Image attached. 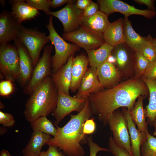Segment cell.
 I'll return each mask as SVG.
<instances>
[{
  "instance_id": "cell-9",
  "label": "cell",
  "mask_w": 156,
  "mask_h": 156,
  "mask_svg": "<svg viewBox=\"0 0 156 156\" xmlns=\"http://www.w3.org/2000/svg\"><path fill=\"white\" fill-rule=\"evenodd\" d=\"M53 48L51 44L44 47L42 55L35 66L30 80L24 87L23 92L25 94L29 95L38 85L49 76Z\"/></svg>"
},
{
  "instance_id": "cell-18",
  "label": "cell",
  "mask_w": 156,
  "mask_h": 156,
  "mask_svg": "<svg viewBox=\"0 0 156 156\" xmlns=\"http://www.w3.org/2000/svg\"><path fill=\"white\" fill-rule=\"evenodd\" d=\"M89 64L88 57L82 54L73 59L72 68V80L70 90L73 92L78 91L81 80Z\"/></svg>"
},
{
  "instance_id": "cell-28",
  "label": "cell",
  "mask_w": 156,
  "mask_h": 156,
  "mask_svg": "<svg viewBox=\"0 0 156 156\" xmlns=\"http://www.w3.org/2000/svg\"><path fill=\"white\" fill-rule=\"evenodd\" d=\"M31 126L33 131H39L45 134L55 137L57 133V129L52 122L47 118L43 116L31 122Z\"/></svg>"
},
{
  "instance_id": "cell-7",
  "label": "cell",
  "mask_w": 156,
  "mask_h": 156,
  "mask_svg": "<svg viewBox=\"0 0 156 156\" xmlns=\"http://www.w3.org/2000/svg\"><path fill=\"white\" fill-rule=\"evenodd\" d=\"M17 39L27 50L34 66L39 60L43 47L50 41L45 33L36 29L26 28L23 26Z\"/></svg>"
},
{
  "instance_id": "cell-20",
  "label": "cell",
  "mask_w": 156,
  "mask_h": 156,
  "mask_svg": "<svg viewBox=\"0 0 156 156\" xmlns=\"http://www.w3.org/2000/svg\"><path fill=\"white\" fill-rule=\"evenodd\" d=\"M123 28L124 42L134 51H141L146 43V37L135 32L127 17H125L124 18Z\"/></svg>"
},
{
  "instance_id": "cell-38",
  "label": "cell",
  "mask_w": 156,
  "mask_h": 156,
  "mask_svg": "<svg viewBox=\"0 0 156 156\" xmlns=\"http://www.w3.org/2000/svg\"><path fill=\"white\" fill-rule=\"evenodd\" d=\"M143 75L144 78L148 79H156V60L150 62Z\"/></svg>"
},
{
  "instance_id": "cell-44",
  "label": "cell",
  "mask_w": 156,
  "mask_h": 156,
  "mask_svg": "<svg viewBox=\"0 0 156 156\" xmlns=\"http://www.w3.org/2000/svg\"><path fill=\"white\" fill-rule=\"evenodd\" d=\"M72 0H52L51 1V7L55 8L71 1Z\"/></svg>"
},
{
  "instance_id": "cell-16",
  "label": "cell",
  "mask_w": 156,
  "mask_h": 156,
  "mask_svg": "<svg viewBox=\"0 0 156 156\" xmlns=\"http://www.w3.org/2000/svg\"><path fill=\"white\" fill-rule=\"evenodd\" d=\"M74 55L69 58L66 63L51 77L58 92L69 95V90L72 80V68Z\"/></svg>"
},
{
  "instance_id": "cell-37",
  "label": "cell",
  "mask_w": 156,
  "mask_h": 156,
  "mask_svg": "<svg viewBox=\"0 0 156 156\" xmlns=\"http://www.w3.org/2000/svg\"><path fill=\"white\" fill-rule=\"evenodd\" d=\"M88 143L90 151V156H96L97 153L100 151H109V149L101 147L94 142L92 136L88 137Z\"/></svg>"
},
{
  "instance_id": "cell-22",
  "label": "cell",
  "mask_w": 156,
  "mask_h": 156,
  "mask_svg": "<svg viewBox=\"0 0 156 156\" xmlns=\"http://www.w3.org/2000/svg\"><path fill=\"white\" fill-rule=\"evenodd\" d=\"M51 138L49 135L39 131H33L29 140L22 151L24 156H38L43 146Z\"/></svg>"
},
{
  "instance_id": "cell-45",
  "label": "cell",
  "mask_w": 156,
  "mask_h": 156,
  "mask_svg": "<svg viewBox=\"0 0 156 156\" xmlns=\"http://www.w3.org/2000/svg\"><path fill=\"white\" fill-rule=\"evenodd\" d=\"M0 156H11V155L8 151L3 149L0 152Z\"/></svg>"
},
{
  "instance_id": "cell-5",
  "label": "cell",
  "mask_w": 156,
  "mask_h": 156,
  "mask_svg": "<svg viewBox=\"0 0 156 156\" xmlns=\"http://www.w3.org/2000/svg\"><path fill=\"white\" fill-rule=\"evenodd\" d=\"M0 69L6 80L12 82L18 79L20 73L18 50L8 43L0 45Z\"/></svg>"
},
{
  "instance_id": "cell-36",
  "label": "cell",
  "mask_w": 156,
  "mask_h": 156,
  "mask_svg": "<svg viewBox=\"0 0 156 156\" xmlns=\"http://www.w3.org/2000/svg\"><path fill=\"white\" fill-rule=\"evenodd\" d=\"M15 123V120L12 114L0 111V124L3 127H11Z\"/></svg>"
},
{
  "instance_id": "cell-49",
  "label": "cell",
  "mask_w": 156,
  "mask_h": 156,
  "mask_svg": "<svg viewBox=\"0 0 156 156\" xmlns=\"http://www.w3.org/2000/svg\"><path fill=\"white\" fill-rule=\"evenodd\" d=\"M0 2L2 6H3L5 3V1L4 0H1Z\"/></svg>"
},
{
  "instance_id": "cell-43",
  "label": "cell",
  "mask_w": 156,
  "mask_h": 156,
  "mask_svg": "<svg viewBox=\"0 0 156 156\" xmlns=\"http://www.w3.org/2000/svg\"><path fill=\"white\" fill-rule=\"evenodd\" d=\"M91 0H78L76 5L77 7L83 10H84L92 2Z\"/></svg>"
},
{
  "instance_id": "cell-46",
  "label": "cell",
  "mask_w": 156,
  "mask_h": 156,
  "mask_svg": "<svg viewBox=\"0 0 156 156\" xmlns=\"http://www.w3.org/2000/svg\"><path fill=\"white\" fill-rule=\"evenodd\" d=\"M153 43L155 49L156 59V37L153 38Z\"/></svg>"
},
{
  "instance_id": "cell-3",
  "label": "cell",
  "mask_w": 156,
  "mask_h": 156,
  "mask_svg": "<svg viewBox=\"0 0 156 156\" xmlns=\"http://www.w3.org/2000/svg\"><path fill=\"white\" fill-rule=\"evenodd\" d=\"M58 94L52 77H48L29 95L24 112L26 120L30 122L53 112L57 105Z\"/></svg>"
},
{
  "instance_id": "cell-25",
  "label": "cell",
  "mask_w": 156,
  "mask_h": 156,
  "mask_svg": "<svg viewBox=\"0 0 156 156\" xmlns=\"http://www.w3.org/2000/svg\"><path fill=\"white\" fill-rule=\"evenodd\" d=\"M108 16L99 10L93 16L83 18L82 24L94 31L103 34L110 23Z\"/></svg>"
},
{
  "instance_id": "cell-34",
  "label": "cell",
  "mask_w": 156,
  "mask_h": 156,
  "mask_svg": "<svg viewBox=\"0 0 156 156\" xmlns=\"http://www.w3.org/2000/svg\"><path fill=\"white\" fill-rule=\"evenodd\" d=\"M109 151L114 156H131L125 149L115 143L112 135L109 138Z\"/></svg>"
},
{
  "instance_id": "cell-50",
  "label": "cell",
  "mask_w": 156,
  "mask_h": 156,
  "mask_svg": "<svg viewBox=\"0 0 156 156\" xmlns=\"http://www.w3.org/2000/svg\"></svg>"
},
{
  "instance_id": "cell-47",
  "label": "cell",
  "mask_w": 156,
  "mask_h": 156,
  "mask_svg": "<svg viewBox=\"0 0 156 156\" xmlns=\"http://www.w3.org/2000/svg\"><path fill=\"white\" fill-rule=\"evenodd\" d=\"M153 126L155 128V131L153 132V135L154 136H156V117L153 122Z\"/></svg>"
},
{
  "instance_id": "cell-14",
  "label": "cell",
  "mask_w": 156,
  "mask_h": 156,
  "mask_svg": "<svg viewBox=\"0 0 156 156\" xmlns=\"http://www.w3.org/2000/svg\"><path fill=\"white\" fill-rule=\"evenodd\" d=\"M103 88L100 82L96 68L90 67L88 68L82 78L74 97L86 100L91 94L102 91Z\"/></svg>"
},
{
  "instance_id": "cell-10",
  "label": "cell",
  "mask_w": 156,
  "mask_h": 156,
  "mask_svg": "<svg viewBox=\"0 0 156 156\" xmlns=\"http://www.w3.org/2000/svg\"><path fill=\"white\" fill-rule=\"evenodd\" d=\"M74 0L67 3L66 5L57 11H50L48 15L54 16L62 23L64 33L73 32L79 28L82 24L83 10L78 8L74 3Z\"/></svg>"
},
{
  "instance_id": "cell-40",
  "label": "cell",
  "mask_w": 156,
  "mask_h": 156,
  "mask_svg": "<svg viewBox=\"0 0 156 156\" xmlns=\"http://www.w3.org/2000/svg\"><path fill=\"white\" fill-rule=\"evenodd\" d=\"M98 4L92 1L89 5L83 11V19L92 16L99 10Z\"/></svg>"
},
{
  "instance_id": "cell-12",
  "label": "cell",
  "mask_w": 156,
  "mask_h": 156,
  "mask_svg": "<svg viewBox=\"0 0 156 156\" xmlns=\"http://www.w3.org/2000/svg\"><path fill=\"white\" fill-rule=\"evenodd\" d=\"M86 100L72 97L69 95L58 92L57 105L53 112L56 126L71 112L81 111L84 106Z\"/></svg>"
},
{
  "instance_id": "cell-41",
  "label": "cell",
  "mask_w": 156,
  "mask_h": 156,
  "mask_svg": "<svg viewBox=\"0 0 156 156\" xmlns=\"http://www.w3.org/2000/svg\"><path fill=\"white\" fill-rule=\"evenodd\" d=\"M49 146L48 150L45 151L46 156H65V154L58 151L57 146L52 145Z\"/></svg>"
},
{
  "instance_id": "cell-48",
  "label": "cell",
  "mask_w": 156,
  "mask_h": 156,
  "mask_svg": "<svg viewBox=\"0 0 156 156\" xmlns=\"http://www.w3.org/2000/svg\"><path fill=\"white\" fill-rule=\"evenodd\" d=\"M38 156H46L45 151H42L40 154Z\"/></svg>"
},
{
  "instance_id": "cell-42",
  "label": "cell",
  "mask_w": 156,
  "mask_h": 156,
  "mask_svg": "<svg viewBox=\"0 0 156 156\" xmlns=\"http://www.w3.org/2000/svg\"><path fill=\"white\" fill-rule=\"evenodd\" d=\"M133 1L140 4H144L147 6L148 10L155 11V1L154 0H133Z\"/></svg>"
},
{
  "instance_id": "cell-19",
  "label": "cell",
  "mask_w": 156,
  "mask_h": 156,
  "mask_svg": "<svg viewBox=\"0 0 156 156\" xmlns=\"http://www.w3.org/2000/svg\"><path fill=\"white\" fill-rule=\"evenodd\" d=\"M122 112L125 115L127 120L133 156H141V147L143 144L146 140L147 134L143 133L137 129L135 123L131 118L130 112L127 109H123Z\"/></svg>"
},
{
  "instance_id": "cell-27",
  "label": "cell",
  "mask_w": 156,
  "mask_h": 156,
  "mask_svg": "<svg viewBox=\"0 0 156 156\" xmlns=\"http://www.w3.org/2000/svg\"><path fill=\"white\" fill-rule=\"evenodd\" d=\"M143 80L147 87L150 96L149 103L146 107V117L148 123L152 126L156 117V79L151 80L144 77Z\"/></svg>"
},
{
  "instance_id": "cell-23",
  "label": "cell",
  "mask_w": 156,
  "mask_h": 156,
  "mask_svg": "<svg viewBox=\"0 0 156 156\" xmlns=\"http://www.w3.org/2000/svg\"><path fill=\"white\" fill-rule=\"evenodd\" d=\"M124 18H122L110 23L103 34L105 42L114 47L124 42Z\"/></svg>"
},
{
  "instance_id": "cell-4",
  "label": "cell",
  "mask_w": 156,
  "mask_h": 156,
  "mask_svg": "<svg viewBox=\"0 0 156 156\" xmlns=\"http://www.w3.org/2000/svg\"><path fill=\"white\" fill-rule=\"evenodd\" d=\"M53 16H50L46 27L49 32L48 37L55 49V53L51 58V67L54 73L66 63L70 56L79 51L80 48L75 44L66 42L58 34L53 26Z\"/></svg>"
},
{
  "instance_id": "cell-29",
  "label": "cell",
  "mask_w": 156,
  "mask_h": 156,
  "mask_svg": "<svg viewBox=\"0 0 156 156\" xmlns=\"http://www.w3.org/2000/svg\"><path fill=\"white\" fill-rule=\"evenodd\" d=\"M131 49L125 43L118 44L114 47L112 52L115 62L120 68H125L130 61L129 51Z\"/></svg>"
},
{
  "instance_id": "cell-13",
  "label": "cell",
  "mask_w": 156,
  "mask_h": 156,
  "mask_svg": "<svg viewBox=\"0 0 156 156\" xmlns=\"http://www.w3.org/2000/svg\"><path fill=\"white\" fill-rule=\"evenodd\" d=\"M23 25L11 12L3 10L0 14V43H8L17 38Z\"/></svg>"
},
{
  "instance_id": "cell-8",
  "label": "cell",
  "mask_w": 156,
  "mask_h": 156,
  "mask_svg": "<svg viewBox=\"0 0 156 156\" xmlns=\"http://www.w3.org/2000/svg\"><path fill=\"white\" fill-rule=\"evenodd\" d=\"M107 124L112 132L115 143L124 148L131 156H133L127 120L125 114L122 112L114 111L109 116Z\"/></svg>"
},
{
  "instance_id": "cell-26",
  "label": "cell",
  "mask_w": 156,
  "mask_h": 156,
  "mask_svg": "<svg viewBox=\"0 0 156 156\" xmlns=\"http://www.w3.org/2000/svg\"><path fill=\"white\" fill-rule=\"evenodd\" d=\"M144 99L142 96H140L133 109L129 112L131 118L136 125L138 129L143 133L147 135L148 132V123L146 120V110L143 108Z\"/></svg>"
},
{
  "instance_id": "cell-31",
  "label": "cell",
  "mask_w": 156,
  "mask_h": 156,
  "mask_svg": "<svg viewBox=\"0 0 156 156\" xmlns=\"http://www.w3.org/2000/svg\"><path fill=\"white\" fill-rule=\"evenodd\" d=\"M135 65L138 77L143 75L150 62L142 54L141 51L135 52Z\"/></svg>"
},
{
  "instance_id": "cell-32",
  "label": "cell",
  "mask_w": 156,
  "mask_h": 156,
  "mask_svg": "<svg viewBox=\"0 0 156 156\" xmlns=\"http://www.w3.org/2000/svg\"><path fill=\"white\" fill-rule=\"evenodd\" d=\"M146 43L141 51L143 55L150 62L155 61V54L153 43V38L150 34L146 37Z\"/></svg>"
},
{
  "instance_id": "cell-1",
  "label": "cell",
  "mask_w": 156,
  "mask_h": 156,
  "mask_svg": "<svg viewBox=\"0 0 156 156\" xmlns=\"http://www.w3.org/2000/svg\"><path fill=\"white\" fill-rule=\"evenodd\" d=\"M148 91L143 80L135 78L91 94L88 98L92 114L98 116L99 120L105 125L114 112L120 107L127 108L131 111L136 99L146 95Z\"/></svg>"
},
{
  "instance_id": "cell-35",
  "label": "cell",
  "mask_w": 156,
  "mask_h": 156,
  "mask_svg": "<svg viewBox=\"0 0 156 156\" xmlns=\"http://www.w3.org/2000/svg\"><path fill=\"white\" fill-rule=\"evenodd\" d=\"M14 88L12 82L11 80L1 81L0 82V95L2 96H8L13 92Z\"/></svg>"
},
{
  "instance_id": "cell-6",
  "label": "cell",
  "mask_w": 156,
  "mask_h": 156,
  "mask_svg": "<svg viewBox=\"0 0 156 156\" xmlns=\"http://www.w3.org/2000/svg\"><path fill=\"white\" fill-rule=\"evenodd\" d=\"M62 37L86 51L98 49L105 42L103 34L94 31L82 24L73 32L64 33Z\"/></svg>"
},
{
  "instance_id": "cell-11",
  "label": "cell",
  "mask_w": 156,
  "mask_h": 156,
  "mask_svg": "<svg viewBox=\"0 0 156 156\" xmlns=\"http://www.w3.org/2000/svg\"><path fill=\"white\" fill-rule=\"evenodd\" d=\"M99 10L108 16L115 12L123 14L128 17L132 15H138L151 19L156 15L155 11L148 9L141 10L119 0H97Z\"/></svg>"
},
{
  "instance_id": "cell-21",
  "label": "cell",
  "mask_w": 156,
  "mask_h": 156,
  "mask_svg": "<svg viewBox=\"0 0 156 156\" xmlns=\"http://www.w3.org/2000/svg\"><path fill=\"white\" fill-rule=\"evenodd\" d=\"M25 0L9 1L11 5L13 15L20 23L23 21L34 18L40 13L38 11L25 2Z\"/></svg>"
},
{
  "instance_id": "cell-30",
  "label": "cell",
  "mask_w": 156,
  "mask_h": 156,
  "mask_svg": "<svg viewBox=\"0 0 156 156\" xmlns=\"http://www.w3.org/2000/svg\"><path fill=\"white\" fill-rule=\"evenodd\" d=\"M140 151L141 156H156V138L148 132L147 140L142 145Z\"/></svg>"
},
{
  "instance_id": "cell-24",
  "label": "cell",
  "mask_w": 156,
  "mask_h": 156,
  "mask_svg": "<svg viewBox=\"0 0 156 156\" xmlns=\"http://www.w3.org/2000/svg\"><path fill=\"white\" fill-rule=\"evenodd\" d=\"M114 46L105 42L96 49L86 51L91 67L97 68L112 55Z\"/></svg>"
},
{
  "instance_id": "cell-2",
  "label": "cell",
  "mask_w": 156,
  "mask_h": 156,
  "mask_svg": "<svg viewBox=\"0 0 156 156\" xmlns=\"http://www.w3.org/2000/svg\"><path fill=\"white\" fill-rule=\"evenodd\" d=\"M92 114L88 98L83 108L77 114L70 115V120L63 127L56 126V135L51 138L46 144L59 148L67 156H83L85 152L80 144L85 136L83 134V126Z\"/></svg>"
},
{
  "instance_id": "cell-17",
  "label": "cell",
  "mask_w": 156,
  "mask_h": 156,
  "mask_svg": "<svg viewBox=\"0 0 156 156\" xmlns=\"http://www.w3.org/2000/svg\"><path fill=\"white\" fill-rule=\"evenodd\" d=\"M96 69L100 82L103 88L108 89L116 85L120 75L113 64L107 60Z\"/></svg>"
},
{
  "instance_id": "cell-15",
  "label": "cell",
  "mask_w": 156,
  "mask_h": 156,
  "mask_svg": "<svg viewBox=\"0 0 156 156\" xmlns=\"http://www.w3.org/2000/svg\"><path fill=\"white\" fill-rule=\"evenodd\" d=\"M14 42L18 50L20 60V73L17 80L19 86L24 88L29 81L33 73V62L27 50L17 38Z\"/></svg>"
},
{
  "instance_id": "cell-39",
  "label": "cell",
  "mask_w": 156,
  "mask_h": 156,
  "mask_svg": "<svg viewBox=\"0 0 156 156\" xmlns=\"http://www.w3.org/2000/svg\"><path fill=\"white\" fill-rule=\"evenodd\" d=\"M96 129V124L93 118L87 120L85 121L83 128V134L86 135L92 134Z\"/></svg>"
},
{
  "instance_id": "cell-33",
  "label": "cell",
  "mask_w": 156,
  "mask_h": 156,
  "mask_svg": "<svg viewBox=\"0 0 156 156\" xmlns=\"http://www.w3.org/2000/svg\"><path fill=\"white\" fill-rule=\"evenodd\" d=\"M50 0H27L26 3L35 9L43 11L47 15L50 12Z\"/></svg>"
}]
</instances>
